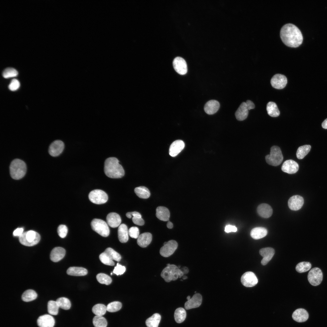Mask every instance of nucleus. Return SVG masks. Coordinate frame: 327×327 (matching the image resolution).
Returning <instances> with one entry per match:
<instances>
[{
  "instance_id": "nucleus-58",
  "label": "nucleus",
  "mask_w": 327,
  "mask_h": 327,
  "mask_svg": "<svg viewBox=\"0 0 327 327\" xmlns=\"http://www.w3.org/2000/svg\"><path fill=\"white\" fill-rule=\"evenodd\" d=\"M167 226L168 228L171 229L173 227V224L172 222L170 221H168L167 223Z\"/></svg>"
},
{
  "instance_id": "nucleus-5",
  "label": "nucleus",
  "mask_w": 327,
  "mask_h": 327,
  "mask_svg": "<svg viewBox=\"0 0 327 327\" xmlns=\"http://www.w3.org/2000/svg\"><path fill=\"white\" fill-rule=\"evenodd\" d=\"M40 239L41 236L38 233L33 230H29L23 233L19 237V240L23 245L31 246L37 244Z\"/></svg>"
},
{
  "instance_id": "nucleus-31",
  "label": "nucleus",
  "mask_w": 327,
  "mask_h": 327,
  "mask_svg": "<svg viewBox=\"0 0 327 327\" xmlns=\"http://www.w3.org/2000/svg\"><path fill=\"white\" fill-rule=\"evenodd\" d=\"M67 273L71 276H84L87 274L88 271L87 269L82 267H71L68 269Z\"/></svg>"
},
{
  "instance_id": "nucleus-47",
  "label": "nucleus",
  "mask_w": 327,
  "mask_h": 327,
  "mask_svg": "<svg viewBox=\"0 0 327 327\" xmlns=\"http://www.w3.org/2000/svg\"><path fill=\"white\" fill-rule=\"evenodd\" d=\"M18 72L12 68L9 67L5 68L3 71L2 76L5 78L14 77L17 76Z\"/></svg>"
},
{
  "instance_id": "nucleus-23",
  "label": "nucleus",
  "mask_w": 327,
  "mask_h": 327,
  "mask_svg": "<svg viewBox=\"0 0 327 327\" xmlns=\"http://www.w3.org/2000/svg\"><path fill=\"white\" fill-rule=\"evenodd\" d=\"M65 254V250L64 248L60 247H56L51 250L50 258L53 262H58L64 258Z\"/></svg>"
},
{
  "instance_id": "nucleus-38",
  "label": "nucleus",
  "mask_w": 327,
  "mask_h": 327,
  "mask_svg": "<svg viewBox=\"0 0 327 327\" xmlns=\"http://www.w3.org/2000/svg\"><path fill=\"white\" fill-rule=\"evenodd\" d=\"M59 307L56 301L50 300L48 303L47 308L48 313L51 315H56Z\"/></svg>"
},
{
  "instance_id": "nucleus-29",
  "label": "nucleus",
  "mask_w": 327,
  "mask_h": 327,
  "mask_svg": "<svg viewBox=\"0 0 327 327\" xmlns=\"http://www.w3.org/2000/svg\"><path fill=\"white\" fill-rule=\"evenodd\" d=\"M156 215L158 219L164 221L169 220L170 217V213L168 209L163 206H159L156 208Z\"/></svg>"
},
{
  "instance_id": "nucleus-18",
  "label": "nucleus",
  "mask_w": 327,
  "mask_h": 327,
  "mask_svg": "<svg viewBox=\"0 0 327 327\" xmlns=\"http://www.w3.org/2000/svg\"><path fill=\"white\" fill-rule=\"evenodd\" d=\"M202 301L201 295L200 293H196L185 303V308L187 310L197 308L200 305Z\"/></svg>"
},
{
  "instance_id": "nucleus-51",
  "label": "nucleus",
  "mask_w": 327,
  "mask_h": 327,
  "mask_svg": "<svg viewBox=\"0 0 327 327\" xmlns=\"http://www.w3.org/2000/svg\"><path fill=\"white\" fill-rule=\"evenodd\" d=\"M126 270L124 266H122L117 263V265L114 267L113 272L117 275H121L123 274Z\"/></svg>"
},
{
  "instance_id": "nucleus-10",
  "label": "nucleus",
  "mask_w": 327,
  "mask_h": 327,
  "mask_svg": "<svg viewBox=\"0 0 327 327\" xmlns=\"http://www.w3.org/2000/svg\"><path fill=\"white\" fill-rule=\"evenodd\" d=\"M177 246L178 244L176 241L173 240H169L161 247L160 253L163 257H168L174 253Z\"/></svg>"
},
{
  "instance_id": "nucleus-59",
  "label": "nucleus",
  "mask_w": 327,
  "mask_h": 327,
  "mask_svg": "<svg viewBox=\"0 0 327 327\" xmlns=\"http://www.w3.org/2000/svg\"><path fill=\"white\" fill-rule=\"evenodd\" d=\"M180 269L183 272L184 274H186L187 273L189 272V270L186 267H183L182 269Z\"/></svg>"
},
{
  "instance_id": "nucleus-27",
  "label": "nucleus",
  "mask_w": 327,
  "mask_h": 327,
  "mask_svg": "<svg viewBox=\"0 0 327 327\" xmlns=\"http://www.w3.org/2000/svg\"><path fill=\"white\" fill-rule=\"evenodd\" d=\"M152 240V234L146 232L139 235L137 238V242L139 246L145 248L150 243Z\"/></svg>"
},
{
  "instance_id": "nucleus-56",
  "label": "nucleus",
  "mask_w": 327,
  "mask_h": 327,
  "mask_svg": "<svg viewBox=\"0 0 327 327\" xmlns=\"http://www.w3.org/2000/svg\"><path fill=\"white\" fill-rule=\"evenodd\" d=\"M246 103L249 110L254 109L255 108V106L254 104L251 101L248 100L246 101Z\"/></svg>"
},
{
  "instance_id": "nucleus-44",
  "label": "nucleus",
  "mask_w": 327,
  "mask_h": 327,
  "mask_svg": "<svg viewBox=\"0 0 327 327\" xmlns=\"http://www.w3.org/2000/svg\"><path fill=\"white\" fill-rule=\"evenodd\" d=\"M121 303L118 301H114L109 303L107 306V311L114 312L119 310L122 307Z\"/></svg>"
},
{
  "instance_id": "nucleus-19",
  "label": "nucleus",
  "mask_w": 327,
  "mask_h": 327,
  "mask_svg": "<svg viewBox=\"0 0 327 327\" xmlns=\"http://www.w3.org/2000/svg\"><path fill=\"white\" fill-rule=\"evenodd\" d=\"M185 144L181 140H177L174 141L171 144L169 150V154L170 156L174 157L177 156L183 149Z\"/></svg>"
},
{
  "instance_id": "nucleus-30",
  "label": "nucleus",
  "mask_w": 327,
  "mask_h": 327,
  "mask_svg": "<svg viewBox=\"0 0 327 327\" xmlns=\"http://www.w3.org/2000/svg\"><path fill=\"white\" fill-rule=\"evenodd\" d=\"M267 229L263 227H256L253 229L250 232L251 237L255 239H259L265 237L267 235Z\"/></svg>"
},
{
  "instance_id": "nucleus-54",
  "label": "nucleus",
  "mask_w": 327,
  "mask_h": 327,
  "mask_svg": "<svg viewBox=\"0 0 327 327\" xmlns=\"http://www.w3.org/2000/svg\"><path fill=\"white\" fill-rule=\"evenodd\" d=\"M237 231V228L234 226L228 225H226L225 227V231L227 233L231 232H236Z\"/></svg>"
},
{
  "instance_id": "nucleus-14",
  "label": "nucleus",
  "mask_w": 327,
  "mask_h": 327,
  "mask_svg": "<svg viewBox=\"0 0 327 327\" xmlns=\"http://www.w3.org/2000/svg\"><path fill=\"white\" fill-rule=\"evenodd\" d=\"M64 147V144L62 141L55 140L51 144L49 147V153L52 157L58 156L62 153Z\"/></svg>"
},
{
  "instance_id": "nucleus-53",
  "label": "nucleus",
  "mask_w": 327,
  "mask_h": 327,
  "mask_svg": "<svg viewBox=\"0 0 327 327\" xmlns=\"http://www.w3.org/2000/svg\"><path fill=\"white\" fill-rule=\"evenodd\" d=\"M126 216L129 218H131L132 216L134 217H141V215L139 213L136 211L127 212L126 214Z\"/></svg>"
},
{
  "instance_id": "nucleus-48",
  "label": "nucleus",
  "mask_w": 327,
  "mask_h": 327,
  "mask_svg": "<svg viewBox=\"0 0 327 327\" xmlns=\"http://www.w3.org/2000/svg\"><path fill=\"white\" fill-rule=\"evenodd\" d=\"M57 232L59 236L61 238L66 237L68 232L67 226L64 225H60L58 227Z\"/></svg>"
},
{
  "instance_id": "nucleus-32",
  "label": "nucleus",
  "mask_w": 327,
  "mask_h": 327,
  "mask_svg": "<svg viewBox=\"0 0 327 327\" xmlns=\"http://www.w3.org/2000/svg\"><path fill=\"white\" fill-rule=\"evenodd\" d=\"M161 318L159 314L155 313L146 320V324L147 327H158Z\"/></svg>"
},
{
  "instance_id": "nucleus-42",
  "label": "nucleus",
  "mask_w": 327,
  "mask_h": 327,
  "mask_svg": "<svg viewBox=\"0 0 327 327\" xmlns=\"http://www.w3.org/2000/svg\"><path fill=\"white\" fill-rule=\"evenodd\" d=\"M311 267V264L309 262H302L299 263L297 265L296 269L298 272L302 273L309 270Z\"/></svg>"
},
{
  "instance_id": "nucleus-15",
  "label": "nucleus",
  "mask_w": 327,
  "mask_h": 327,
  "mask_svg": "<svg viewBox=\"0 0 327 327\" xmlns=\"http://www.w3.org/2000/svg\"><path fill=\"white\" fill-rule=\"evenodd\" d=\"M304 203L303 198L298 195L291 197L288 201V205L291 210L296 211L300 209Z\"/></svg>"
},
{
  "instance_id": "nucleus-6",
  "label": "nucleus",
  "mask_w": 327,
  "mask_h": 327,
  "mask_svg": "<svg viewBox=\"0 0 327 327\" xmlns=\"http://www.w3.org/2000/svg\"><path fill=\"white\" fill-rule=\"evenodd\" d=\"M283 158L280 148L276 146H273L271 148L270 154L267 155L265 157L267 163L275 166L280 165L282 161Z\"/></svg>"
},
{
  "instance_id": "nucleus-11",
  "label": "nucleus",
  "mask_w": 327,
  "mask_h": 327,
  "mask_svg": "<svg viewBox=\"0 0 327 327\" xmlns=\"http://www.w3.org/2000/svg\"><path fill=\"white\" fill-rule=\"evenodd\" d=\"M241 281L242 284L246 287H252L255 286L258 280L255 274L252 272H247L242 276Z\"/></svg>"
},
{
  "instance_id": "nucleus-20",
  "label": "nucleus",
  "mask_w": 327,
  "mask_h": 327,
  "mask_svg": "<svg viewBox=\"0 0 327 327\" xmlns=\"http://www.w3.org/2000/svg\"><path fill=\"white\" fill-rule=\"evenodd\" d=\"M259 252L260 255L263 257L261 263L263 265H265L273 257L275 253V250L272 248L266 247L261 249Z\"/></svg>"
},
{
  "instance_id": "nucleus-24",
  "label": "nucleus",
  "mask_w": 327,
  "mask_h": 327,
  "mask_svg": "<svg viewBox=\"0 0 327 327\" xmlns=\"http://www.w3.org/2000/svg\"><path fill=\"white\" fill-rule=\"evenodd\" d=\"M220 107V104L218 101L215 100H211L206 103L204 109L206 114L212 115L217 112Z\"/></svg>"
},
{
  "instance_id": "nucleus-9",
  "label": "nucleus",
  "mask_w": 327,
  "mask_h": 327,
  "mask_svg": "<svg viewBox=\"0 0 327 327\" xmlns=\"http://www.w3.org/2000/svg\"><path fill=\"white\" fill-rule=\"evenodd\" d=\"M323 274L319 268L315 267L311 269L308 273V279L310 283L313 286H317L322 282Z\"/></svg>"
},
{
  "instance_id": "nucleus-33",
  "label": "nucleus",
  "mask_w": 327,
  "mask_h": 327,
  "mask_svg": "<svg viewBox=\"0 0 327 327\" xmlns=\"http://www.w3.org/2000/svg\"><path fill=\"white\" fill-rule=\"evenodd\" d=\"M266 110L268 115L272 117H276L279 115V111L277 105L274 102L270 101L267 103Z\"/></svg>"
},
{
  "instance_id": "nucleus-1",
  "label": "nucleus",
  "mask_w": 327,
  "mask_h": 327,
  "mask_svg": "<svg viewBox=\"0 0 327 327\" xmlns=\"http://www.w3.org/2000/svg\"><path fill=\"white\" fill-rule=\"evenodd\" d=\"M280 37L283 42L287 46L296 48L302 43V33L295 25L291 23L285 25L281 28Z\"/></svg>"
},
{
  "instance_id": "nucleus-3",
  "label": "nucleus",
  "mask_w": 327,
  "mask_h": 327,
  "mask_svg": "<svg viewBox=\"0 0 327 327\" xmlns=\"http://www.w3.org/2000/svg\"><path fill=\"white\" fill-rule=\"evenodd\" d=\"M26 166L23 160L15 159L11 162L9 167L10 173L14 179L19 180L23 177L26 172Z\"/></svg>"
},
{
  "instance_id": "nucleus-57",
  "label": "nucleus",
  "mask_w": 327,
  "mask_h": 327,
  "mask_svg": "<svg viewBox=\"0 0 327 327\" xmlns=\"http://www.w3.org/2000/svg\"><path fill=\"white\" fill-rule=\"evenodd\" d=\"M322 126L323 128L327 129V118L325 119L323 122L322 124Z\"/></svg>"
},
{
  "instance_id": "nucleus-7",
  "label": "nucleus",
  "mask_w": 327,
  "mask_h": 327,
  "mask_svg": "<svg viewBox=\"0 0 327 327\" xmlns=\"http://www.w3.org/2000/svg\"><path fill=\"white\" fill-rule=\"evenodd\" d=\"M92 229L101 236L106 237L110 234L108 225L105 221L98 219H94L91 223Z\"/></svg>"
},
{
  "instance_id": "nucleus-60",
  "label": "nucleus",
  "mask_w": 327,
  "mask_h": 327,
  "mask_svg": "<svg viewBox=\"0 0 327 327\" xmlns=\"http://www.w3.org/2000/svg\"><path fill=\"white\" fill-rule=\"evenodd\" d=\"M187 276H183L182 278L183 279H187Z\"/></svg>"
},
{
  "instance_id": "nucleus-41",
  "label": "nucleus",
  "mask_w": 327,
  "mask_h": 327,
  "mask_svg": "<svg viewBox=\"0 0 327 327\" xmlns=\"http://www.w3.org/2000/svg\"><path fill=\"white\" fill-rule=\"evenodd\" d=\"M59 308L62 309L67 310L71 307V303L70 300L65 297H60L56 300Z\"/></svg>"
},
{
  "instance_id": "nucleus-49",
  "label": "nucleus",
  "mask_w": 327,
  "mask_h": 327,
  "mask_svg": "<svg viewBox=\"0 0 327 327\" xmlns=\"http://www.w3.org/2000/svg\"><path fill=\"white\" fill-rule=\"evenodd\" d=\"M128 234L131 238L134 239L137 238L139 236V229L136 226L132 227L128 230Z\"/></svg>"
},
{
  "instance_id": "nucleus-45",
  "label": "nucleus",
  "mask_w": 327,
  "mask_h": 327,
  "mask_svg": "<svg viewBox=\"0 0 327 327\" xmlns=\"http://www.w3.org/2000/svg\"><path fill=\"white\" fill-rule=\"evenodd\" d=\"M113 260L120 261L121 258V255L111 248H107L104 251Z\"/></svg>"
},
{
  "instance_id": "nucleus-12",
  "label": "nucleus",
  "mask_w": 327,
  "mask_h": 327,
  "mask_svg": "<svg viewBox=\"0 0 327 327\" xmlns=\"http://www.w3.org/2000/svg\"><path fill=\"white\" fill-rule=\"evenodd\" d=\"M173 68L176 72L180 75H184L187 72V68L186 62L183 58L177 57L173 62Z\"/></svg>"
},
{
  "instance_id": "nucleus-55",
  "label": "nucleus",
  "mask_w": 327,
  "mask_h": 327,
  "mask_svg": "<svg viewBox=\"0 0 327 327\" xmlns=\"http://www.w3.org/2000/svg\"><path fill=\"white\" fill-rule=\"evenodd\" d=\"M24 229L22 228H18L16 229L13 232L14 236H20L23 233Z\"/></svg>"
},
{
  "instance_id": "nucleus-21",
  "label": "nucleus",
  "mask_w": 327,
  "mask_h": 327,
  "mask_svg": "<svg viewBox=\"0 0 327 327\" xmlns=\"http://www.w3.org/2000/svg\"><path fill=\"white\" fill-rule=\"evenodd\" d=\"M292 318L294 320L299 322L306 321L308 319L309 315L308 312L302 308L298 309L293 313Z\"/></svg>"
},
{
  "instance_id": "nucleus-39",
  "label": "nucleus",
  "mask_w": 327,
  "mask_h": 327,
  "mask_svg": "<svg viewBox=\"0 0 327 327\" xmlns=\"http://www.w3.org/2000/svg\"><path fill=\"white\" fill-rule=\"evenodd\" d=\"M93 323L95 327H107V322L102 316L96 315L93 319Z\"/></svg>"
},
{
  "instance_id": "nucleus-50",
  "label": "nucleus",
  "mask_w": 327,
  "mask_h": 327,
  "mask_svg": "<svg viewBox=\"0 0 327 327\" xmlns=\"http://www.w3.org/2000/svg\"><path fill=\"white\" fill-rule=\"evenodd\" d=\"M20 84L18 81L16 79H13L8 85V88L12 91L17 90L20 87Z\"/></svg>"
},
{
  "instance_id": "nucleus-22",
  "label": "nucleus",
  "mask_w": 327,
  "mask_h": 327,
  "mask_svg": "<svg viewBox=\"0 0 327 327\" xmlns=\"http://www.w3.org/2000/svg\"><path fill=\"white\" fill-rule=\"evenodd\" d=\"M107 223L111 227L116 228L119 226L121 222V217L115 213H110L106 217Z\"/></svg>"
},
{
  "instance_id": "nucleus-43",
  "label": "nucleus",
  "mask_w": 327,
  "mask_h": 327,
  "mask_svg": "<svg viewBox=\"0 0 327 327\" xmlns=\"http://www.w3.org/2000/svg\"><path fill=\"white\" fill-rule=\"evenodd\" d=\"M97 281L100 283L106 285L110 284L112 282L111 278L108 275L103 273H99L96 276Z\"/></svg>"
},
{
  "instance_id": "nucleus-34",
  "label": "nucleus",
  "mask_w": 327,
  "mask_h": 327,
  "mask_svg": "<svg viewBox=\"0 0 327 327\" xmlns=\"http://www.w3.org/2000/svg\"><path fill=\"white\" fill-rule=\"evenodd\" d=\"M134 191L139 197L143 199L148 198L150 195V192L147 187L144 186H140L135 188Z\"/></svg>"
},
{
  "instance_id": "nucleus-37",
  "label": "nucleus",
  "mask_w": 327,
  "mask_h": 327,
  "mask_svg": "<svg viewBox=\"0 0 327 327\" xmlns=\"http://www.w3.org/2000/svg\"><path fill=\"white\" fill-rule=\"evenodd\" d=\"M311 148V146L309 145H304L299 147L296 153L297 157L299 159H303L309 153Z\"/></svg>"
},
{
  "instance_id": "nucleus-40",
  "label": "nucleus",
  "mask_w": 327,
  "mask_h": 327,
  "mask_svg": "<svg viewBox=\"0 0 327 327\" xmlns=\"http://www.w3.org/2000/svg\"><path fill=\"white\" fill-rule=\"evenodd\" d=\"M107 311L106 306L102 304H97L92 308L93 312L96 315L103 316L105 314Z\"/></svg>"
},
{
  "instance_id": "nucleus-13",
  "label": "nucleus",
  "mask_w": 327,
  "mask_h": 327,
  "mask_svg": "<svg viewBox=\"0 0 327 327\" xmlns=\"http://www.w3.org/2000/svg\"><path fill=\"white\" fill-rule=\"evenodd\" d=\"M272 86L276 89H281L284 88L287 82L286 77L280 74H276L272 78L270 81Z\"/></svg>"
},
{
  "instance_id": "nucleus-36",
  "label": "nucleus",
  "mask_w": 327,
  "mask_h": 327,
  "mask_svg": "<svg viewBox=\"0 0 327 327\" xmlns=\"http://www.w3.org/2000/svg\"><path fill=\"white\" fill-rule=\"evenodd\" d=\"M37 297V294L34 290L28 289L23 292L22 295L21 299L24 302H29L35 300Z\"/></svg>"
},
{
  "instance_id": "nucleus-2",
  "label": "nucleus",
  "mask_w": 327,
  "mask_h": 327,
  "mask_svg": "<svg viewBox=\"0 0 327 327\" xmlns=\"http://www.w3.org/2000/svg\"><path fill=\"white\" fill-rule=\"evenodd\" d=\"M104 170L106 175L112 178H119L123 177L124 171L119 161L115 157H110L105 160Z\"/></svg>"
},
{
  "instance_id": "nucleus-35",
  "label": "nucleus",
  "mask_w": 327,
  "mask_h": 327,
  "mask_svg": "<svg viewBox=\"0 0 327 327\" xmlns=\"http://www.w3.org/2000/svg\"><path fill=\"white\" fill-rule=\"evenodd\" d=\"M186 316L185 310L183 308H178L176 309L174 313V318L176 322L179 323L183 322Z\"/></svg>"
},
{
  "instance_id": "nucleus-16",
  "label": "nucleus",
  "mask_w": 327,
  "mask_h": 327,
  "mask_svg": "<svg viewBox=\"0 0 327 327\" xmlns=\"http://www.w3.org/2000/svg\"><path fill=\"white\" fill-rule=\"evenodd\" d=\"M299 168L298 164L292 160H287L284 161L281 167L282 170L283 172L290 174L296 173Z\"/></svg>"
},
{
  "instance_id": "nucleus-4",
  "label": "nucleus",
  "mask_w": 327,
  "mask_h": 327,
  "mask_svg": "<svg viewBox=\"0 0 327 327\" xmlns=\"http://www.w3.org/2000/svg\"><path fill=\"white\" fill-rule=\"evenodd\" d=\"M184 274L178 266L174 264H167V266L162 271L161 277L167 282L177 280L180 278Z\"/></svg>"
},
{
  "instance_id": "nucleus-25",
  "label": "nucleus",
  "mask_w": 327,
  "mask_h": 327,
  "mask_svg": "<svg viewBox=\"0 0 327 327\" xmlns=\"http://www.w3.org/2000/svg\"><path fill=\"white\" fill-rule=\"evenodd\" d=\"M272 209L271 207L267 204L262 203L257 207V212L261 217L264 218H268L270 217L272 213Z\"/></svg>"
},
{
  "instance_id": "nucleus-17",
  "label": "nucleus",
  "mask_w": 327,
  "mask_h": 327,
  "mask_svg": "<svg viewBox=\"0 0 327 327\" xmlns=\"http://www.w3.org/2000/svg\"><path fill=\"white\" fill-rule=\"evenodd\" d=\"M37 324L39 327H53L55 320L51 315L45 314L39 317L37 320Z\"/></svg>"
},
{
  "instance_id": "nucleus-61",
  "label": "nucleus",
  "mask_w": 327,
  "mask_h": 327,
  "mask_svg": "<svg viewBox=\"0 0 327 327\" xmlns=\"http://www.w3.org/2000/svg\"><path fill=\"white\" fill-rule=\"evenodd\" d=\"M187 300H189L190 299V296H188L187 297Z\"/></svg>"
},
{
  "instance_id": "nucleus-52",
  "label": "nucleus",
  "mask_w": 327,
  "mask_h": 327,
  "mask_svg": "<svg viewBox=\"0 0 327 327\" xmlns=\"http://www.w3.org/2000/svg\"><path fill=\"white\" fill-rule=\"evenodd\" d=\"M132 221L135 224L142 226L144 225V222L143 219L141 218L134 217L132 218Z\"/></svg>"
},
{
  "instance_id": "nucleus-8",
  "label": "nucleus",
  "mask_w": 327,
  "mask_h": 327,
  "mask_svg": "<svg viewBox=\"0 0 327 327\" xmlns=\"http://www.w3.org/2000/svg\"><path fill=\"white\" fill-rule=\"evenodd\" d=\"M88 198L92 203L97 204H101L106 203L108 198L107 194L101 190H94L89 193Z\"/></svg>"
},
{
  "instance_id": "nucleus-26",
  "label": "nucleus",
  "mask_w": 327,
  "mask_h": 327,
  "mask_svg": "<svg viewBox=\"0 0 327 327\" xmlns=\"http://www.w3.org/2000/svg\"><path fill=\"white\" fill-rule=\"evenodd\" d=\"M248 113L249 110L246 102H243L235 113L236 117L238 121H243L247 117Z\"/></svg>"
},
{
  "instance_id": "nucleus-46",
  "label": "nucleus",
  "mask_w": 327,
  "mask_h": 327,
  "mask_svg": "<svg viewBox=\"0 0 327 327\" xmlns=\"http://www.w3.org/2000/svg\"><path fill=\"white\" fill-rule=\"evenodd\" d=\"M99 258L101 261L105 265L111 266L114 265L113 260L104 252L100 254Z\"/></svg>"
},
{
  "instance_id": "nucleus-28",
  "label": "nucleus",
  "mask_w": 327,
  "mask_h": 327,
  "mask_svg": "<svg viewBox=\"0 0 327 327\" xmlns=\"http://www.w3.org/2000/svg\"><path fill=\"white\" fill-rule=\"evenodd\" d=\"M128 235L127 226L124 224H121L118 229V236L119 241L122 243L127 242L129 238Z\"/></svg>"
}]
</instances>
